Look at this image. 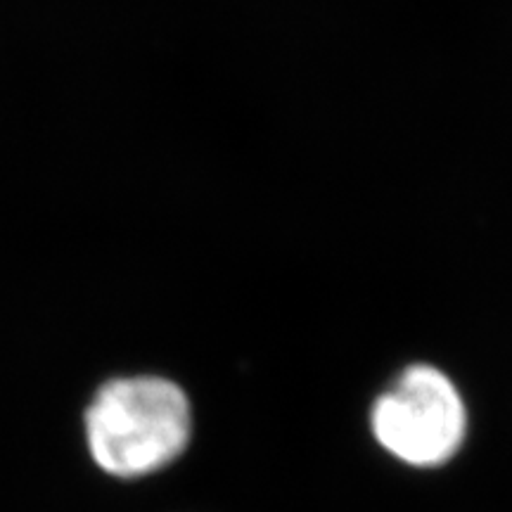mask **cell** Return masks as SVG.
Masks as SVG:
<instances>
[{
    "mask_svg": "<svg viewBox=\"0 0 512 512\" xmlns=\"http://www.w3.org/2000/svg\"><path fill=\"white\" fill-rule=\"evenodd\" d=\"M370 430L384 451L413 467H439L458 453L467 430L463 396L439 368L408 366L380 394Z\"/></svg>",
    "mask_w": 512,
    "mask_h": 512,
    "instance_id": "cell-2",
    "label": "cell"
},
{
    "mask_svg": "<svg viewBox=\"0 0 512 512\" xmlns=\"http://www.w3.org/2000/svg\"><path fill=\"white\" fill-rule=\"evenodd\" d=\"M83 432L88 453L107 475H152L188 448L190 399L166 377H117L102 384L88 403Z\"/></svg>",
    "mask_w": 512,
    "mask_h": 512,
    "instance_id": "cell-1",
    "label": "cell"
}]
</instances>
